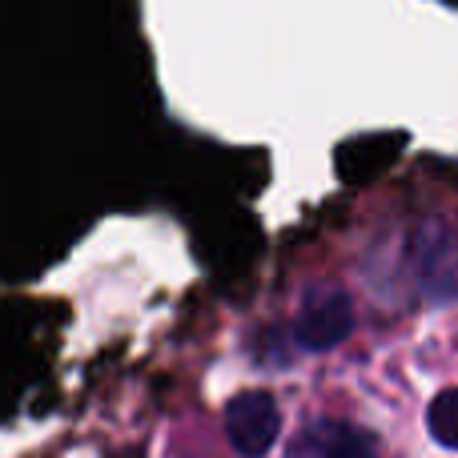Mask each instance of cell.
I'll use <instances>...</instances> for the list:
<instances>
[{"mask_svg": "<svg viewBox=\"0 0 458 458\" xmlns=\"http://www.w3.org/2000/svg\"><path fill=\"white\" fill-rule=\"evenodd\" d=\"M398 269L422 306H443L458 290V237L443 217H422L398 242Z\"/></svg>", "mask_w": 458, "mask_h": 458, "instance_id": "1", "label": "cell"}, {"mask_svg": "<svg viewBox=\"0 0 458 458\" xmlns=\"http://www.w3.org/2000/svg\"><path fill=\"white\" fill-rule=\"evenodd\" d=\"M350 330H354V301H350V293L338 290V285H322V290L306 293L290 338L301 350H310V354H322V350L342 346L350 338Z\"/></svg>", "mask_w": 458, "mask_h": 458, "instance_id": "2", "label": "cell"}, {"mask_svg": "<svg viewBox=\"0 0 458 458\" xmlns=\"http://www.w3.org/2000/svg\"><path fill=\"white\" fill-rule=\"evenodd\" d=\"M282 430V411H277L274 394L266 390H245L229 403L225 411V435L242 458H266L269 446L277 443Z\"/></svg>", "mask_w": 458, "mask_h": 458, "instance_id": "3", "label": "cell"}, {"mask_svg": "<svg viewBox=\"0 0 458 458\" xmlns=\"http://www.w3.org/2000/svg\"><path fill=\"white\" fill-rule=\"evenodd\" d=\"M290 458H378V443L354 422L314 419L293 438Z\"/></svg>", "mask_w": 458, "mask_h": 458, "instance_id": "4", "label": "cell"}, {"mask_svg": "<svg viewBox=\"0 0 458 458\" xmlns=\"http://www.w3.org/2000/svg\"><path fill=\"white\" fill-rule=\"evenodd\" d=\"M427 427H430V438L438 446H451L458 451V386H446L430 398L427 406Z\"/></svg>", "mask_w": 458, "mask_h": 458, "instance_id": "5", "label": "cell"}]
</instances>
